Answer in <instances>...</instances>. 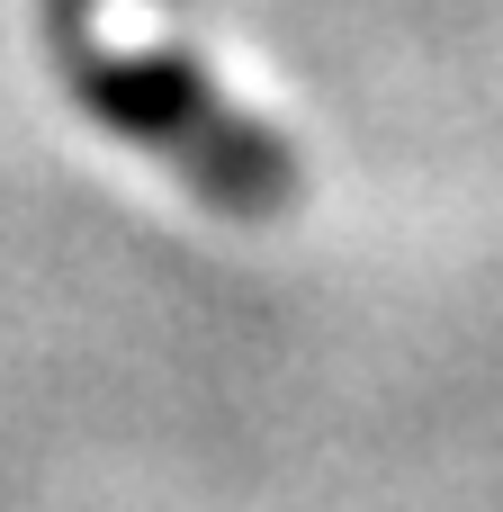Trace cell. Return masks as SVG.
Returning a JSON list of instances; mask_svg holds the SVG:
<instances>
[{"label": "cell", "instance_id": "obj_1", "mask_svg": "<svg viewBox=\"0 0 503 512\" xmlns=\"http://www.w3.org/2000/svg\"><path fill=\"white\" fill-rule=\"evenodd\" d=\"M63 63H72V90H81L117 135L171 153L180 180H198L207 198H225V207H243V216L288 198V153H279L261 126H243V117L216 99V81H207L198 63L117 45V36H108V45H81V36H72Z\"/></svg>", "mask_w": 503, "mask_h": 512}]
</instances>
